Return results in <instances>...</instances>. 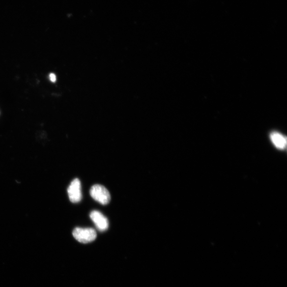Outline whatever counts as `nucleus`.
I'll list each match as a JSON object with an SVG mask.
<instances>
[{
  "label": "nucleus",
  "mask_w": 287,
  "mask_h": 287,
  "mask_svg": "<svg viewBox=\"0 0 287 287\" xmlns=\"http://www.w3.org/2000/svg\"><path fill=\"white\" fill-rule=\"evenodd\" d=\"M73 236L81 243L87 244L94 241L97 234L93 228H76L72 232Z\"/></svg>",
  "instance_id": "1"
},
{
  "label": "nucleus",
  "mask_w": 287,
  "mask_h": 287,
  "mask_svg": "<svg viewBox=\"0 0 287 287\" xmlns=\"http://www.w3.org/2000/svg\"><path fill=\"white\" fill-rule=\"evenodd\" d=\"M90 194L94 200L102 205L108 204L111 200L109 191L104 186L95 185L90 190Z\"/></svg>",
  "instance_id": "2"
},
{
  "label": "nucleus",
  "mask_w": 287,
  "mask_h": 287,
  "mask_svg": "<svg viewBox=\"0 0 287 287\" xmlns=\"http://www.w3.org/2000/svg\"><path fill=\"white\" fill-rule=\"evenodd\" d=\"M81 183L78 179L73 180L68 188L69 199L72 203H78L82 198Z\"/></svg>",
  "instance_id": "3"
},
{
  "label": "nucleus",
  "mask_w": 287,
  "mask_h": 287,
  "mask_svg": "<svg viewBox=\"0 0 287 287\" xmlns=\"http://www.w3.org/2000/svg\"><path fill=\"white\" fill-rule=\"evenodd\" d=\"M90 217L98 229L101 231H105L109 227V222L107 218L98 211H93L91 213Z\"/></svg>",
  "instance_id": "4"
},
{
  "label": "nucleus",
  "mask_w": 287,
  "mask_h": 287,
  "mask_svg": "<svg viewBox=\"0 0 287 287\" xmlns=\"http://www.w3.org/2000/svg\"><path fill=\"white\" fill-rule=\"evenodd\" d=\"M271 140L274 145L279 150H284L286 148L287 139L281 134L274 132L270 135Z\"/></svg>",
  "instance_id": "5"
},
{
  "label": "nucleus",
  "mask_w": 287,
  "mask_h": 287,
  "mask_svg": "<svg viewBox=\"0 0 287 287\" xmlns=\"http://www.w3.org/2000/svg\"><path fill=\"white\" fill-rule=\"evenodd\" d=\"M50 79L51 81V82L55 83L56 82V76L55 75V74H54V73H51V74L50 75Z\"/></svg>",
  "instance_id": "6"
}]
</instances>
